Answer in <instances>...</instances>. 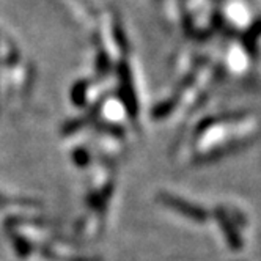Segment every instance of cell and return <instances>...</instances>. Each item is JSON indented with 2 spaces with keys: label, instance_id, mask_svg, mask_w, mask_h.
I'll return each mask as SVG.
<instances>
[{
  "label": "cell",
  "instance_id": "6da1fadb",
  "mask_svg": "<svg viewBox=\"0 0 261 261\" xmlns=\"http://www.w3.org/2000/svg\"><path fill=\"white\" fill-rule=\"evenodd\" d=\"M162 198H164V201L167 204H169V206H172L173 210L179 211L181 214L188 216V217H191V219H194L197 222H203L204 219H206V213H204L203 210H200L197 206H192L191 203H186L184 200H179L176 197H169V195H164Z\"/></svg>",
  "mask_w": 261,
  "mask_h": 261
}]
</instances>
